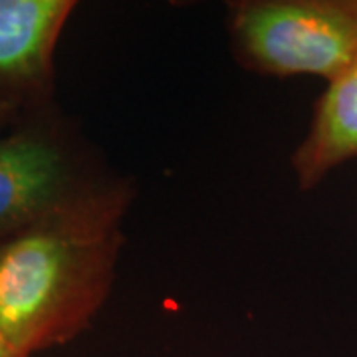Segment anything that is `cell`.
Listing matches in <instances>:
<instances>
[{"instance_id":"obj_7","label":"cell","mask_w":357,"mask_h":357,"mask_svg":"<svg viewBox=\"0 0 357 357\" xmlns=\"http://www.w3.org/2000/svg\"><path fill=\"white\" fill-rule=\"evenodd\" d=\"M18 109H13V107H4V105H0V129L6 128L8 123H13L14 119L18 117Z\"/></svg>"},{"instance_id":"obj_2","label":"cell","mask_w":357,"mask_h":357,"mask_svg":"<svg viewBox=\"0 0 357 357\" xmlns=\"http://www.w3.org/2000/svg\"><path fill=\"white\" fill-rule=\"evenodd\" d=\"M236 60L256 74L326 84L357 58V0H238L229 4Z\"/></svg>"},{"instance_id":"obj_5","label":"cell","mask_w":357,"mask_h":357,"mask_svg":"<svg viewBox=\"0 0 357 357\" xmlns=\"http://www.w3.org/2000/svg\"><path fill=\"white\" fill-rule=\"evenodd\" d=\"M357 159V58L342 76L326 84L306 137L292 155L302 191L316 189L333 169Z\"/></svg>"},{"instance_id":"obj_4","label":"cell","mask_w":357,"mask_h":357,"mask_svg":"<svg viewBox=\"0 0 357 357\" xmlns=\"http://www.w3.org/2000/svg\"><path fill=\"white\" fill-rule=\"evenodd\" d=\"M74 0H0V105L32 112L56 103V50Z\"/></svg>"},{"instance_id":"obj_3","label":"cell","mask_w":357,"mask_h":357,"mask_svg":"<svg viewBox=\"0 0 357 357\" xmlns=\"http://www.w3.org/2000/svg\"><path fill=\"white\" fill-rule=\"evenodd\" d=\"M74 121L52 103L0 129V241L107 177Z\"/></svg>"},{"instance_id":"obj_6","label":"cell","mask_w":357,"mask_h":357,"mask_svg":"<svg viewBox=\"0 0 357 357\" xmlns=\"http://www.w3.org/2000/svg\"><path fill=\"white\" fill-rule=\"evenodd\" d=\"M0 357H32L28 356L26 351H22L20 347H16V345L4 335V333H0Z\"/></svg>"},{"instance_id":"obj_1","label":"cell","mask_w":357,"mask_h":357,"mask_svg":"<svg viewBox=\"0 0 357 357\" xmlns=\"http://www.w3.org/2000/svg\"><path fill=\"white\" fill-rule=\"evenodd\" d=\"M131 183L107 177L0 241V333L28 356L70 344L109 298Z\"/></svg>"}]
</instances>
